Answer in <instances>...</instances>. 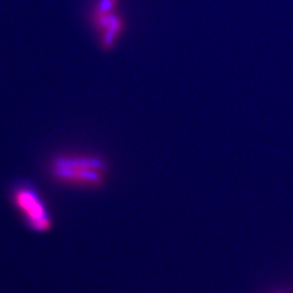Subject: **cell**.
Here are the masks:
<instances>
[{"instance_id": "1", "label": "cell", "mask_w": 293, "mask_h": 293, "mask_svg": "<svg viewBox=\"0 0 293 293\" xmlns=\"http://www.w3.org/2000/svg\"><path fill=\"white\" fill-rule=\"evenodd\" d=\"M48 173L55 183L75 188H96L107 178L108 166L98 157L60 155L48 165Z\"/></svg>"}, {"instance_id": "4", "label": "cell", "mask_w": 293, "mask_h": 293, "mask_svg": "<svg viewBox=\"0 0 293 293\" xmlns=\"http://www.w3.org/2000/svg\"><path fill=\"white\" fill-rule=\"evenodd\" d=\"M118 0H98L92 16H101L113 12L116 8Z\"/></svg>"}, {"instance_id": "2", "label": "cell", "mask_w": 293, "mask_h": 293, "mask_svg": "<svg viewBox=\"0 0 293 293\" xmlns=\"http://www.w3.org/2000/svg\"><path fill=\"white\" fill-rule=\"evenodd\" d=\"M13 206L32 230L38 233L48 232L52 226L51 216L40 194L27 185L17 186L11 193Z\"/></svg>"}, {"instance_id": "3", "label": "cell", "mask_w": 293, "mask_h": 293, "mask_svg": "<svg viewBox=\"0 0 293 293\" xmlns=\"http://www.w3.org/2000/svg\"><path fill=\"white\" fill-rule=\"evenodd\" d=\"M92 23L100 36V46L106 50L114 47L125 26L123 19L114 11L101 16H92Z\"/></svg>"}, {"instance_id": "5", "label": "cell", "mask_w": 293, "mask_h": 293, "mask_svg": "<svg viewBox=\"0 0 293 293\" xmlns=\"http://www.w3.org/2000/svg\"><path fill=\"white\" fill-rule=\"evenodd\" d=\"M275 293H281V292H275Z\"/></svg>"}]
</instances>
